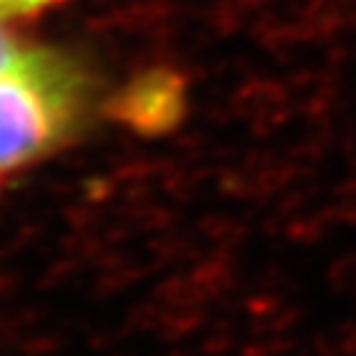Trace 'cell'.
I'll list each match as a JSON object with an SVG mask.
<instances>
[{"label": "cell", "mask_w": 356, "mask_h": 356, "mask_svg": "<svg viewBox=\"0 0 356 356\" xmlns=\"http://www.w3.org/2000/svg\"><path fill=\"white\" fill-rule=\"evenodd\" d=\"M30 52L33 50L22 47L13 35H8L6 30L0 28V77L20 72L22 67L28 65Z\"/></svg>", "instance_id": "3957f363"}, {"label": "cell", "mask_w": 356, "mask_h": 356, "mask_svg": "<svg viewBox=\"0 0 356 356\" xmlns=\"http://www.w3.org/2000/svg\"><path fill=\"white\" fill-rule=\"evenodd\" d=\"M87 97L82 67L52 50H33L20 72L0 77V178L60 144Z\"/></svg>", "instance_id": "6da1fadb"}, {"label": "cell", "mask_w": 356, "mask_h": 356, "mask_svg": "<svg viewBox=\"0 0 356 356\" xmlns=\"http://www.w3.org/2000/svg\"><path fill=\"white\" fill-rule=\"evenodd\" d=\"M178 106H181L178 79L154 74L134 82L127 89V95L119 99V119L144 131H156L176 122Z\"/></svg>", "instance_id": "7a4b0ae2"}, {"label": "cell", "mask_w": 356, "mask_h": 356, "mask_svg": "<svg viewBox=\"0 0 356 356\" xmlns=\"http://www.w3.org/2000/svg\"><path fill=\"white\" fill-rule=\"evenodd\" d=\"M52 3H57V0H0V20L35 15V13L52 6Z\"/></svg>", "instance_id": "277c9868"}]
</instances>
